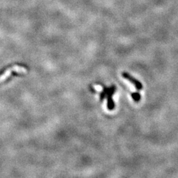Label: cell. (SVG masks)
Listing matches in <instances>:
<instances>
[{"instance_id": "cell-4", "label": "cell", "mask_w": 178, "mask_h": 178, "mask_svg": "<svg viewBox=\"0 0 178 178\" xmlns=\"http://www.w3.org/2000/svg\"><path fill=\"white\" fill-rule=\"evenodd\" d=\"M131 96H132L133 100L136 102H138L141 100V95L139 92H133L131 94Z\"/></svg>"}, {"instance_id": "cell-2", "label": "cell", "mask_w": 178, "mask_h": 178, "mask_svg": "<svg viewBox=\"0 0 178 178\" xmlns=\"http://www.w3.org/2000/svg\"><path fill=\"white\" fill-rule=\"evenodd\" d=\"M122 76H123V77L124 78H125V79L128 80L129 82H131L133 84H134L135 86L136 87V89L138 90H140L142 89V83L140 82V81H139L138 80H137L136 78L132 77V76L130 75L129 73H128L123 72V73H122Z\"/></svg>"}, {"instance_id": "cell-3", "label": "cell", "mask_w": 178, "mask_h": 178, "mask_svg": "<svg viewBox=\"0 0 178 178\" xmlns=\"http://www.w3.org/2000/svg\"><path fill=\"white\" fill-rule=\"evenodd\" d=\"M115 91H116V86L113 85L111 87H110L108 94L107 96L108 108L109 109V110H113L115 107V104L112 100V96L113 95V94H114Z\"/></svg>"}, {"instance_id": "cell-1", "label": "cell", "mask_w": 178, "mask_h": 178, "mask_svg": "<svg viewBox=\"0 0 178 178\" xmlns=\"http://www.w3.org/2000/svg\"><path fill=\"white\" fill-rule=\"evenodd\" d=\"M27 72V70L24 67L19 65H13L10 68H8L7 69L0 74V84L3 83L6 81L9 77L12 75V73H18V74H25Z\"/></svg>"}]
</instances>
